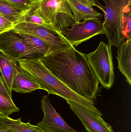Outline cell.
I'll use <instances>...</instances> for the list:
<instances>
[{
	"instance_id": "1",
	"label": "cell",
	"mask_w": 131,
	"mask_h": 132,
	"mask_svg": "<svg viewBox=\"0 0 131 132\" xmlns=\"http://www.w3.org/2000/svg\"><path fill=\"white\" fill-rule=\"evenodd\" d=\"M39 59L56 77L78 94L96 101L100 88L85 54L74 46Z\"/></svg>"
},
{
	"instance_id": "2",
	"label": "cell",
	"mask_w": 131,
	"mask_h": 132,
	"mask_svg": "<svg viewBox=\"0 0 131 132\" xmlns=\"http://www.w3.org/2000/svg\"><path fill=\"white\" fill-rule=\"evenodd\" d=\"M19 65L29 72L48 95L60 96L67 101L89 110L96 115L103 116L95 105L94 102L74 92L54 76L39 59H24L17 61Z\"/></svg>"
},
{
	"instance_id": "3",
	"label": "cell",
	"mask_w": 131,
	"mask_h": 132,
	"mask_svg": "<svg viewBox=\"0 0 131 132\" xmlns=\"http://www.w3.org/2000/svg\"><path fill=\"white\" fill-rule=\"evenodd\" d=\"M91 0L94 6L104 13L103 26L108 40V45L119 48L126 38L124 32L125 13L130 12L131 0Z\"/></svg>"
},
{
	"instance_id": "4",
	"label": "cell",
	"mask_w": 131,
	"mask_h": 132,
	"mask_svg": "<svg viewBox=\"0 0 131 132\" xmlns=\"http://www.w3.org/2000/svg\"><path fill=\"white\" fill-rule=\"evenodd\" d=\"M35 10L45 22L60 32L75 23L67 0H39Z\"/></svg>"
},
{
	"instance_id": "5",
	"label": "cell",
	"mask_w": 131,
	"mask_h": 132,
	"mask_svg": "<svg viewBox=\"0 0 131 132\" xmlns=\"http://www.w3.org/2000/svg\"><path fill=\"white\" fill-rule=\"evenodd\" d=\"M85 55L102 87L106 89L111 88L115 79L111 48L101 42L94 52Z\"/></svg>"
},
{
	"instance_id": "6",
	"label": "cell",
	"mask_w": 131,
	"mask_h": 132,
	"mask_svg": "<svg viewBox=\"0 0 131 132\" xmlns=\"http://www.w3.org/2000/svg\"><path fill=\"white\" fill-rule=\"evenodd\" d=\"M12 29L18 33L29 34L42 39L49 46L51 53L63 51L73 46L61 32L42 26L22 21L14 24Z\"/></svg>"
},
{
	"instance_id": "7",
	"label": "cell",
	"mask_w": 131,
	"mask_h": 132,
	"mask_svg": "<svg viewBox=\"0 0 131 132\" xmlns=\"http://www.w3.org/2000/svg\"><path fill=\"white\" fill-rule=\"evenodd\" d=\"M0 51L17 62L24 59H40L21 34L12 29L0 34Z\"/></svg>"
},
{
	"instance_id": "8",
	"label": "cell",
	"mask_w": 131,
	"mask_h": 132,
	"mask_svg": "<svg viewBox=\"0 0 131 132\" xmlns=\"http://www.w3.org/2000/svg\"><path fill=\"white\" fill-rule=\"evenodd\" d=\"M61 33L72 46L76 47L94 36L105 34L103 22L98 18L75 22L71 28Z\"/></svg>"
},
{
	"instance_id": "9",
	"label": "cell",
	"mask_w": 131,
	"mask_h": 132,
	"mask_svg": "<svg viewBox=\"0 0 131 132\" xmlns=\"http://www.w3.org/2000/svg\"><path fill=\"white\" fill-rule=\"evenodd\" d=\"M44 116L37 126L46 132H79L75 131L65 121L56 111L48 97L44 95L41 101Z\"/></svg>"
},
{
	"instance_id": "10",
	"label": "cell",
	"mask_w": 131,
	"mask_h": 132,
	"mask_svg": "<svg viewBox=\"0 0 131 132\" xmlns=\"http://www.w3.org/2000/svg\"><path fill=\"white\" fill-rule=\"evenodd\" d=\"M66 101L70 109L80 119L88 132H115L110 126L100 116L72 102Z\"/></svg>"
},
{
	"instance_id": "11",
	"label": "cell",
	"mask_w": 131,
	"mask_h": 132,
	"mask_svg": "<svg viewBox=\"0 0 131 132\" xmlns=\"http://www.w3.org/2000/svg\"><path fill=\"white\" fill-rule=\"evenodd\" d=\"M41 87L35 79L24 68L18 65L17 72L12 84V91L24 94L30 93Z\"/></svg>"
},
{
	"instance_id": "12",
	"label": "cell",
	"mask_w": 131,
	"mask_h": 132,
	"mask_svg": "<svg viewBox=\"0 0 131 132\" xmlns=\"http://www.w3.org/2000/svg\"><path fill=\"white\" fill-rule=\"evenodd\" d=\"M17 62L0 51L1 77L8 92L12 96V84L17 72Z\"/></svg>"
},
{
	"instance_id": "13",
	"label": "cell",
	"mask_w": 131,
	"mask_h": 132,
	"mask_svg": "<svg viewBox=\"0 0 131 132\" xmlns=\"http://www.w3.org/2000/svg\"><path fill=\"white\" fill-rule=\"evenodd\" d=\"M118 68L131 85V39H127L118 48L117 55Z\"/></svg>"
},
{
	"instance_id": "14",
	"label": "cell",
	"mask_w": 131,
	"mask_h": 132,
	"mask_svg": "<svg viewBox=\"0 0 131 132\" xmlns=\"http://www.w3.org/2000/svg\"><path fill=\"white\" fill-rule=\"evenodd\" d=\"M75 22L82 20L98 18H101L103 14L97 11L92 7L81 4L77 0H67Z\"/></svg>"
},
{
	"instance_id": "15",
	"label": "cell",
	"mask_w": 131,
	"mask_h": 132,
	"mask_svg": "<svg viewBox=\"0 0 131 132\" xmlns=\"http://www.w3.org/2000/svg\"><path fill=\"white\" fill-rule=\"evenodd\" d=\"M0 127L12 132H46L39 126L22 122L21 118L14 119L8 116H0Z\"/></svg>"
},
{
	"instance_id": "16",
	"label": "cell",
	"mask_w": 131,
	"mask_h": 132,
	"mask_svg": "<svg viewBox=\"0 0 131 132\" xmlns=\"http://www.w3.org/2000/svg\"><path fill=\"white\" fill-rule=\"evenodd\" d=\"M30 11L22 10L7 0H0V14L14 24L22 21L25 16Z\"/></svg>"
},
{
	"instance_id": "17",
	"label": "cell",
	"mask_w": 131,
	"mask_h": 132,
	"mask_svg": "<svg viewBox=\"0 0 131 132\" xmlns=\"http://www.w3.org/2000/svg\"><path fill=\"white\" fill-rule=\"evenodd\" d=\"M20 34L24 38L25 42L30 45L37 53L40 58L51 53L49 46L42 39L29 34Z\"/></svg>"
},
{
	"instance_id": "18",
	"label": "cell",
	"mask_w": 131,
	"mask_h": 132,
	"mask_svg": "<svg viewBox=\"0 0 131 132\" xmlns=\"http://www.w3.org/2000/svg\"><path fill=\"white\" fill-rule=\"evenodd\" d=\"M13 100L7 98L0 93V116H8L14 112H19Z\"/></svg>"
},
{
	"instance_id": "19",
	"label": "cell",
	"mask_w": 131,
	"mask_h": 132,
	"mask_svg": "<svg viewBox=\"0 0 131 132\" xmlns=\"http://www.w3.org/2000/svg\"><path fill=\"white\" fill-rule=\"evenodd\" d=\"M22 21L42 26L52 30L59 32L54 27L45 22L35 10V9L30 11L25 15Z\"/></svg>"
},
{
	"instance_id": "20",
	"label": "cell",
	"mask_w": 131,
	"mask_h": 132,
	"mask_svg": "<svg viewBox=\"0 0 131 132\" xmlns=\"http://www.w3.org/2000/svg\"><path fill=\"white\" fill-rule=\"evenodd\" d=\"M7 1L22 10L30 11L36 7L39 0H7Z\"/></svg>"
},
{
	"instance_id": "21",
	"label": "cell",
	"mask_w": 131,
	"mask_h": 132,
	"mask_svg": "<svg viewBox=\"0 0 131 132\" xmlns=\"http://www.w3.org/2000/svg\"><path fill=\"white\" fill-rule=\"evenodd\" d=\"M131 11L125 13L124 19V32L127 39H131Z\"/></svg>"
},
{
	"instance_id": "22",
	"label": "cell",
	"mask_w": 131,
	"mask_h": 132,
	"mask_svg": "<svg viewBox=\"0 0 131 132\" xmlns=\"http://www.w3.org/2000/svg\"><path fill=\"white\" fill-rule=\"evenodd\" d=\"M14 24L0 14V34L12 29Z\"/></svg>"
},
{
	"instance_id": "23",
	"label": "cell",
	"mask_w": 131,
	"mask_h": 132,
	"mask_svg": "<svg viewBox=\"0 0 131 132\" xmlns=\"http://www.w3.org/2000/svg\"><path fill=\"white\" fill-rule=\"evenodd\" d=\"M0 93L7 98L12 100V96L8 92L1 76H0Z\"/></svg>"
},
{
	"instance_id": "24",
	"label": "cell",
	"mask_w": 131,
	"mask_h": 132,
	"mask_svg": "<svg viewBox=\"0 0 131 132\" xmlns=\"http://www.w3.org/2000/svg\"><path fill=\"white\" fill-rule=\"evenodd\" d=\"M79 2L83 4L86 5L93 7L94 6L91 0H77Z\"/></svg>"
},
{
	"instance_id": "25",
	"label": "cell",
	"mask_w": 131,
	"mask_h": 132,
	"mask_svg": "<svg viewBox=\"0 0 131 132\" xmlns=\"http://www.w3.org/2000/svg\"><path fill=\"white\" fill-rule=\"evenodd\" d=\"M56 1H57L58 2L62 1H66V0H56Z\"/></svg>"
}]
</instances>
